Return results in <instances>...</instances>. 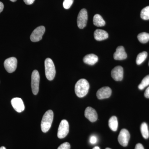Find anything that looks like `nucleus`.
Wrapping results in <instances>:
<instances>
[{"mask_svg": "<svg viewBox=\"0 0 149 149\" xmlns=\"http://www.w3.org/2000/svg\"><path fill=\"white\" fill-rule=\"evenodd\" d=\"M45 70L47 79L52 80L56 74V69L53 61L50 58H47L45 61Z\"/></svg>", "mask_w": 149, "mask_h": 149, "instance_id": "obj_3", "label": "nucleus"}, {"mask_svg": "<svg viewBox=\"0 0 149 149\" xmlns=\"http://www.w3.org/2000/svg\"><path fill=\"white\" fill-rule=\"evenodd\" d=\"M88 15L85 9H82L78 14L77 18V24L80 29H83L86 26L88 21Z\"/></svg>", "mask_w": 149, "mask_h": 149, "instance_id": "obj_6", "label": "nucleus"}, {"mask_svg": "<svg viewBox=\"0 0 149 149\" xmlns=\"http://www.w3.org/2000/svg\"><path fill=\"white\" fill-rule=\"evenodd\" d=\"M4 8L3 4L1 2H0V13L2 11Z\"/></svg>", "mask_w": 149, "mask_h": 149, "instance_id": "obj_30", "label": "nucleus"}, {"mask_svg": "<svg viewBox=\"0 0 149 149\" xmlns=\"http://www.w3.org/2000/svg\"><path fill=\"white\" fill-rule=\"evenodd\" d=\"M109 128L113 131H116L118 127V122L117 117L115 116H113L109 120Z\"/></svg>", "mask_w": 149, "mask_h": 149, "instance_id": "obj_18", "label": "nucleus"}, {"mask_svg": "<svg viewBox=\"0 0 149 149\" xmlns=\"http://www.w3.org/2000/svg\"><path fill=\"white\" fill-rule=\"evenodd\" d=\"M105 149H111L109 148H106Z\"/></svg>", "mask_w": 149, "mask_h": 149, "instance_id": "obj_34", "label": "nucleus"}, {"mask_svg": "<svg viewBox=\"0 0 149 149\" xmlns=\"http://www.w3.org/2000/svg\"><path fill=\"white\" fill-rule=\"evenodd\" d=\"M54 118V113L49 110L43 116L41 123V130L44 133H47L50 129Z\"/></svg>", "mask_w": 149, "mask_h": 149, "instance_id": "obj_2", "label": "nucleus"}, {"mask_svg": "<svg viewBox=\"0 0 149 149\" xmlns=\"http://www.w3.org/2000/svg\"><path fill=\"white\" fill-rule=\"evenodd\" d=\"M141 131L142 136L145 139H148L149 137V132L148 125L146 123L144 122L142 123L141 126Z\"/></svg>", "mask_w": 149, "mask_h": 149, "instance_id": "obj_19", "label": "nucleus"}, {"mask_svg": "<svg viewBox=\"0 0 149 149\" xmlns=\"http://www.w3.org/2000/svg\"></svg>", "mask_w": 149, "mask_h": 149, "instance_id": "obj_35", "label": "nucleus"}, {"mask_svg": "<svg viewBox=\"0 0 149 149\" xmlns=\"http://www.w3.org/2000/svg\"><path fill=\"white\" fill-rule=\"evenodd\" d=\"M94 38L97 41H102L107 39L109 35L107 32L101 29H96L94 32Z\"/></svg>", "mask_w": 149, "mask_h": 149, "instance_id": "obj_15", "label": "nucleus"}, {"mask_svg": "<svg viewBox=\"0 0 149 149\" xmlns=\"http://www.w3.org/2000/svg\"><path fill=\"white\" fill-rule=\"evenodd\" d=\"M148 53L147 52H143L140 53L137 56L136 62L137 65H140L143 63L147 58Z\"/></svg>", "mask_w": 149, "mask_h": 149, "instance_id": "obj_21", "label": "nucleus"}, {"mask_svg": "<svg viewBox=\"0 0 149 149\" xmlns=\"http://www.w3.org/2000/svg\"><path fill=\"white\" fill-rule=\"evenodd\" d=\"M69 125L67 120L64 119L62 120L58 130V137L60 139L65 138L69 133Z\"/></svg>", "mask_w": 149, "mask_h": 149, "instance_id": "obj_5", "label": "nucleus"}, {"mask_svg": "<svg viewBox=\"0 0 149 149\" xmlns=\"http://www.w3.org/2000/svg\"><path fill=\"white\" fill-rule=\"evenodd\" d=\"M149 85V74L147 75L144 77L142 80L141 84L139 85V88L140 90H143L144 88H146Z\"/></svg>", "mask_w": 149, "mask_h": 149, "instance_id": "obj_23", "label": "nucleus"}, {"mask_svg": "<svg viewBox=\"0 0 149 149\" xmlns=\"http://www.w3.org/2000/svg\"><path fill=\"white\" fill-rule=\"evenodd\" d=\"M90 88V85L85 79H81L76 83L74 87L75 94L79 97L82 98L87 95Z\"/></svg>", "mask_w": 149, "mask_h": 149, "instance_id": "obj_1", "label": "nucleus"}, {"mask_svg": "<svg viewBox=\"0 0 149 149\" xmlns=\"http://www.w3.org/2000/svg\"><path fill=\"white\" fill-rule=\"evenodd\" d=\"M111 77L116 81H121L123 78V70L121 66L115 67L111 72Z\"/></svg>", "mask_w": 149, "mask_h": 149, "instance_id": "obj_12", "label": "nucleus"}, {"mask_svg": "<svg viewBox=\"0 0 149 149\" xmlns=\"http://www.w3.org/2000/svg\"><path fill=\"white\" fill-rule=\"evenodd\" d=\"M93 24L97 27H102L105 25V22L100 15H94L93 19Z\"/></svg>", "mask_w": 149, "mask_h": 149, "instance_id": "obj_17", "label": "nucleus"}, {"mask_svg": "<svg viewBox=\"0 0 149 149\" xmlns=\"http://www.w3.org/2000/svg\"><path fill=\"white\" fill-rule=\"evenodd\" d=\"M74 0H64L63 2V6L65 9L70 8L72 5Z\"/></svg>", "mask_w": 149, "mask_h": 149, "instance_id": "obj_24", "label": "nucleus"}, {"mask_svg": "<svg viewBox=\"0 0 149 149\" xmlns=\"http://www.w3.org/2000/svg\"><path fill=\"white\" fill-rule=\"evenodd\" d=\"M70 144L68 142L63 143L57 149H70Z\"/></svg>", "mask_w": 149, "mask_h": 149, "instance_id": "obj_25", "label": "nucleus"}, {"mask_svg": "<svg viewBox=\"0 0 149 149\" xmlns=\"http://www.w3.org/2000/svg\"><path fill=\"white\" fill-rule=\"evenodd\" d=\"M17 59L15 57L9 58L5 61L4 66L9 73H12L16 70L17 67Z\"/></svg>", "mask_w": 149, "mask_h": 149, "instance_id": "obj_7", "label": "nucleus"}, {"mask_svg": "<svg viewBox=\"0 0 149 149\" xmlns=\"http://www.w3.org/2000/svg\"><path fill=\"white\" fill-rule=\"evenodd\" d=\"M85 117L91 122H94L98 118L97 113L95 110L91 107H88L85 110Z\"/></svg>", "mask_w": 149, "mask_h": 149, "instance_id": "obj_13", "label": "nucleus"}, {"mask_svg": "<svg viewBox=\"0 0 149 149\" xmlns=\"http://www.w3.org/2000/svg\"><path fill=\"white\" fill-rule=\"evenodd\" d=\"M93 149H100V148H99V147L96 146V147H94V148H93Z\"/></svg>", "mask_w": 149, "mask_h": 149, "instance_id": "obj_31", "label": "nucleus"}, {"mask_svg": "<svg viewBox=\"0 0 149 149\" xmlns=\"http://www.w3.org/2000/svg\"><path fill=\"white\" fill-rule=\"evenodd\" d=\"M97 137L95 136H92L90 138V143L92 144H95L97 142Z\"/></svg>", "mask_w": 149, "mask_h": 149, "instance_id": "obj_26", "label": "nucleus"}, {"mask_svg": "<svg viewBox=\"0 0 149 149\" xmlns=\"http://www.w3.org/2000/svg\"><path fill=\"white\" fill-rule=\"evenodd\" d=\"M40 76L39 72L35 70L32 72L31 77V87L33 94L37 95L39 91Z\"/></svg>", "mask_w": 149, "mask_h": 149, "instance_id": "obj_4", "label": "nucleus"}, {"mask_svg": "<svg viewBox=\"0 0 149 149\" xmlns=\"http://www.w3.org/2000/svg\"><path fill=\"white\" fill-rule=\"evenodd\" d=\"M11 104L14 109L18 113H21L24 109V105L23 101L20 98H14L11 101Z\"/></svg>", "mask_w": 149, "mask_h": 149, "instance_id": "obj_10", "label": "nucleus"}, {"mask_svg": "<svg viewBox=\"0 0 149 149\" xmlns=\"http://www.w3.org/2000/svg\"><path fill=\"white\" fill-rule=\"evenodd\" d=\"M130 139V134L126 129H122L120 130L118 136V141L120 145L123 147L128 146Z\"/></svg>", "mask_w": 149, "mask_h": 149, "instance_id": "obj_9", "label": "nucleus"}, {"mask_svg": "<svg viewBox=\"0 0 149 149\" xmlns=\"http://www.w3.org/2000/svg\"><path fill=\"white\" fill-rule=\"evenodd\" d=\"M45 32V28L44 26L37 27L32 32L30 36V40L32 42H38L42 40L43 35Z\"/></svg>", "mask_w": 149, "mask_h": 149, "instance_id": "obj_8", "label": "nucleus"}, {"mask_svg": "<svg viewBox=\"0 0 149 149\" xmlns=\"http://www.w3.org/2000/svg\"><path fill=\"white\" fill-rule=\"evenodd\" d=\"M25 3L27 5H31L35 1V0H23Z\"/></svg>", "mask_w": 149, "mask_h": 149, "instance_id": "obj_27", "label": "nucleus"}, {"mask_svg": "<svg viewBox=\"0 0 149 149\" xmlns=\"http://www.w3.org/2000/svg\"><path fill=\"white\" fill-rule=\"evenodd\" d=\"M0 149H6V148L5 147L2 146L1 147V148H0Z\"/></svg>", "mask_w": 149, "mask_h": 149, "instance_id": "obj_32", "label": "nucleus"}, {"mask_svg": "<svg viewBox=\"0 0 149 149\" xmlns=\"http://www.w3.org/2000/svg\"><path fill=\"white\" fill-rule=\"evenodd\" d=\"M141 18L144 20L149 19V6L142 9L141 11Z\"/></svg>", "mask_w": 149, "mask_h": 149, "instance_id": "obj_22", "label": "nucleus"}, {"mask_svg": "<svg viewBox=\"0 0 149 149\" xmlns=\"http://www.w3.org/2000/svg\"><path fill=\"white\" fill-rule=\"evenodd\" d=\"M111 89L109 87H103L97 92V97L99 100L108 98L111 95Z\"/></svg>", "mask_w": 149, "mask_h": 149, "instance_id": "obj_11", "label": "nucleus"}, {"mask_svg": "<svg viewBox=\"0 0 149 149\" xmlns=\"http://www.w3.org/2000/svg\"><path fill=\"white\" fill-rule=\"evenodd\" d=\"M144 95L147 98H149V87L147 88L144 93Z\"/></svg>", "mask_w": 149, "mask_h": 149, "instance_id": "obj_28", "label": "nucleus"}, {"mask_svg": "<svg viewBox=\"0 0 149 149\" xmlns=\"http://www.w3.org/2000/svg\"><path fill=\"white\" fill-rule=\"evenodd\" d=\"M138 39L141 43L145 44L149 41V34L146 32H142L138 35Z\"/></svg>", "mask_w": 149, "mask_h": 149, "instance_id": "obj_20", "label": "nucleus"}, {"mask_svg": "<svg viewBox=\"0 0 149 149\" xmlns=\"http://www.w3.org/2000/svg\"><path fill=\"white\" fill-rule=\"evenodd\" d=\"M135 149H145L143 145L141 143H138L136 145Z\"/></svg>", "mask_w": 149, "mask_h": 149, "instance_id": "obj_29", "label": "nucleus"}, {"mask_svg": "<svg viewBox=\"0 0 149 149\" xmlns=\"http://www.w3.org/2000/svg\"><path fill=\"white\" fill-rule=\"evenodd\" d=\"M98 61L97 56L94 54L87 55L83 58V61L86 64L90 65H94Z\"/></svg>", "mask_w": 149, "mask_h": 149, "instance_id": "obj_16", "label": "nucleus"}, {"mask_svg": "<svg viewBox=\"0 0 149 149\" xmlns=\"http://www.w3.org/2000/svg\"><path fill=\"white\" fill-rule=\"evenodd\" d=\"M10 1H11L12 2H15L17 0H10Z\"/></svg>", "mask_w": 149, "mask_h": 149, "instance_id": "obj_33", "label": "nucleus"}, {"mask_svg": "<svg viewBox=\"0 0 149 149\" xmlns=\"http://www.w3.org/2000/svg\"><path fill=\"white\" fill-rule=\"evenodd\" d=\"M127 55L124 47L118 46L113 54V58L116 60H122L127 58Z\"/></svg>", "mask_w": 149, "mask_h": 149, "instance_id": "obj_14", "label": "nucleus"}]
</instances>
